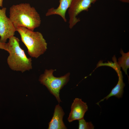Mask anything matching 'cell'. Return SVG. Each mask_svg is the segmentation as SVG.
Listing matches in <instances>:
<instances>
[{
    "label": "cell",
    "instance_id": "obj_1",
    "mask_svg": "<svg viewBox=\"0 0 129 129\" xmlns=\"http://www.w3.org/2000/svg\"><path fill=\"white\" fill-rule=\"evenodd\" d=\"M9 14V18L16 29L22 27L34 31L40 25L39 14L29 3H22L12 5L10 8Z\"/></svg>",
    "mask_w": 129,
    "mask_h": 129
},
{
    "label": "cell",
    "instance_id": "obj_2",
    "mask_svg": "<svg viewBox=\"0 0 129 129\" xmlns=\"http://www.w3.org/2000/svg\"><path fill=\"white\" fill-rule=\"evenodd\" d=\"M7 44L9 55L7 62L10 68L13 70L22 73L32 69L31 58H28L21 48L19 39L14 36L9 39Z\"/></svg>",
    "mask_w": 129,
    "mask_h": 129
},
{
    "label": "cell",
    "instance_id": "obj_3",
    "mask_svg": "<svg viewBox=\"0 0 129 129\" xmlns=\"http://www.w3.org/2000/svg\"><path fill=\"white\" fill-rule=\"evenodd\" d=\"M20 34L22 41L27 49L29 55L37 58L43 54L47 49V43L42 34L27 28L19 27L16 28Z\"/></svg>",
    "mask_w": 129,
    "mask_h": 129
},
{
    "label": "cell",
    "instance_id": "obj_4",
    "mask_svg": "<svg viewBox=\"0 0 129 129\" xmlns=\"http://www.w3.org/2000/svg\"><path fill=\"white\" fill-rule=\"evenodd\" d=\"M54 70H46L44 73L40 76L39 80L47 87L59 103L61 102L59 97L60 90L68 81L70 74L68 73L63 76L56 77L53 75Z\"/></svg>",
    "mask_w": 129,
    "mask_h": 129
},
{
    "label": "cell",
    "instance_id": "obj_5",
    "mask_svg": "<svg viewBox=\"0 0 129 129\" xmlns=\"http://www.w3.org/2000/svg\"><path fill=\"white\" fill-rule=\"evenodd\" d=\"M98 0H72L68 10L69 27L72 28L80 21L77 17L83 11H88L92 4Z\"/></svg>",
    "mask_w": 129,
    "mask_h": 129
},
{
    "label": "cell",
    "instance_id": "obj_6",
    "mask_svg": "<svg viewBox=\"0 0 129 129\" xmlns=\"http://www.w3.org/2000/svg\"><path fill=\"white\" fill-rule=\"evenodd\" d=\"M6 10L5 7L0 9V40L3 43H6L7 39L14 36L16 31L9 18L6 15Z\"/></svg>",
    "mask_w": 129,
    "mask_h": 129
},
{
    "label": "cell",
    "instance_id": "obj_7",
    "mask_svg": "<svg viewBox=\"0 0 129 129\" xmlns=\"http://www.w3.org/2000/svg\"><path fill=\"white\" fill-rule=\"evenodd\" d=\"M113 62H111L109 64V66L112 68L116 72L118 77V83L116 85L112 90L110 93L97 103L99 105V102L103 101L105 99L107 100L110 97L114 96L119 98H121L124 92L123 89L125 84L123 81V77L120 67L118 64L117 60L115 59L113 60Z\"/></svg>",
    "mask_w": 129,
    "mask_h": 129
},
{
    "label": "cell",
    "instance_id": "obj_8",
    "mask_svg": "<svg viewBox=\"0 0 129 129\" xmlns=\"http://www.w3.org/2000/svg\"><path fill=\"white\" fill-rule=\"evenodd\" d=\"M71 109L68 118L70 123L84 118L85 113L88 110V107L86 103L83 101L81 99L76 98L72 104Z\"/></svg>",
    "mask_w": 129,
    "mask_h": 129
},
{
    "label": "cell",
    "instance_id": "obj_9",
    "mask_svg": "<svg viewBox=\"0 0 129 129\" xmlns=\"http://www.w3.org/2000/svg\"><path fill=\"white\" fill-rule=\"evenodd\" d=\"M64 115L62 107L59 104L55 108L53 116L48 123V129H66L67 128L63 121Z\"/></svg>",
    "mask_w": 129,
    "mask_h": 129
},
{
    "label": "cell",
    "instance_id": "obj_10",
    "mask_svg": "<svg viewBox=\"0 0 129 129\" xmlns=\"http://www.w3.org/2000/svg\"><path fill=\"white\" fill-rule=\"evenodd\" d=\"M72 0H59V6L56 8L52 7L49 9L46 14V16L57 15L61 17L65 22H67L65 13Z\"/></svg>",
    "mask_w": 129,
    "mask_h": 129
},
{
    "label": "cell",
    "instance_id": "obj_11",
    "mask_svg": "<svg viewBox=\"0 0 129 129\" xmlns=\"http://www.w3.org/2000/svg\"><path fill=\"white\" fill-rule=\"evenodd\" d=\"M120 52L122 56L118 59L117 63L122 68L125 74L128 76L127 71L129 68V52L124 53L121 49Z\"/></svg>",
    "mask_w": 129,
    "mask_h": 129
},
{
    "label": "cell",
    "instance_id": "obj_12",
    "mask_svg": "<svg viewBox=\"0 0 129 129\" xmlns=\"http://www.w3.org/2000/svg\"><path fill=\"white\" fill-rule=\"evenodd\" d=\"M79 120V129H93L94 126L91 122H86L84 118Z\"/></svg>",
    "mask_w": 129,
    "mask_h": 129
},
{
    "label": "cell",
    "instance_id": "obj_13",
    "mask_svg": "<svg viewBox=\"0 0 129 129\" xmlns=\"http://www.w3.org/2000/svg\"><path fill=\"white\" fill-rule=\"evenodd\" d=\"M0 49L4 50L7 52L8 48L7 43H3L0 40Z\"/></svg>",
    "mask_w": 129,
    "mask_h": 129
},
{
    "label": "cell",
    "instance_id": "obj_14",
    "mask_svg": "<svg viewBox=\"0 0 129 129\" xmlns=\"http://www.w3.org/2000/svg\"><path fill=\"white\" fill-rule=\"evenodd\" d=\"M122 2L126 3H129V0H118Z\"/></svg>",
    "mask_w": 129,
    "mask_h": 129
},
{
    "label": "cell",
    "instance_id": "obj_15",
    "mask_svg": "<svg viewBox=\"0 0 129 129\" xmlns=\"http://www.w3.org/2000/svg\"><path fill=\"white\" fill-rule=\"evenodd\" d=\"M3 0H0V7H2Z\"/></svg>",
    "mask_w": 129,
    "mask_h": 129
}]
</instances>
